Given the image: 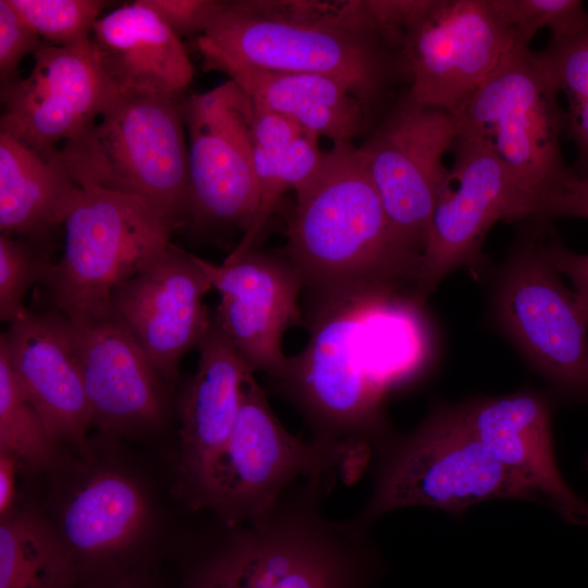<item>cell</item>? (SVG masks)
Returning a JSON list of instances; mask_svg holds the SVG:
<instances>
[{
    "label": "cell",
    "mask_w": 588,
    "mask_h": 588,
    "mask_svg": "<svg viewBox=\"0 0 588 588\" xmlns=\"http://www.w3.org/2000/svg\"><path fill=\"white\" fill-rule=\"evenodd\" d=\"M253 103L254 145L266 152L281 156L306 130L285 115Z\"/></svg>",
    "instance_id": "cell-35"
},
{
    "label": "cell",
    "mask_w": 588,
    "mask_h": 588,
    "mask_svg": "<svg viewBox=\"0 0 588 588\" xmlns=\"http://www.w3.org/2000/svg\"><path fill=\"white\" fill-rule=\"evenodd\" d=\"M181 39L200 36L219 7L218 0H144Z\"/></svg>",
    "instance_id": "cell-34"
},
{
    "label": "cell",
    "mask_w": 588,
    "mask_h": 588,
    "mask_svg": "<svg viewBox=\"0 0 588 588\" xmlns=\"http://www.w3.org/2000/svg\"><path fill=\"white\" fill-rule=\"evenodd\" d=\"M295 193L283 255L315 302L415 287L422 254L393 225L354 142L333 144Z\"/></svg>",
    "instance_id": "cell-3"
},
{
    "label": "cell",
    "mask_w": 588,
    "mask_h": 588,
    "mask_svg": "<svg viewBox=\"0 0 588 588\" xmlns=\"http://www.w3.org/2000/svg\"><path fill=\"white\" fill-rule=\"evenodd\" d=\"M182 98L120 95L95 123L50 154L72 182L142 200L172 230L189 223Z\"/></svg>",
    "instance_id": "cell-5"
},
{
    "label": "cell",
    "mask_w": 588,
    "mask_h": 588,
    "mask_svg": "<svg viewBox=\"0 0 588 588\" xmlns=\"http://www.w3.org/2000/svg\"><path fill=\"white\" fill-rule=\"evenodd\" d=\"M47 45L81 47L90 42L93 27L101 16V0H9Z\"/></svg>",
    "instance_id": "cell-29"
},
{
    "label": "cell",
    "mask_w": 588,
    "mask_h": 588,
    "mask_svg": "<svg viewBox=\"0 0 588 588\" xmlns=\"http://www.w3.org/2000/svg\"><path fill=\"white\" fill-rule=\"evenodd\" d=\"M64 246L40 284L59 313L77 326L111 319V298L172 244V229L142 200L76 186L64 211Z\"/></svg>",
    "instance_id": "cell-7"
},
{
    "label": "cell",
    "mask_w": 588,
    "mask_h": 588,
    "mask_svg": "<svg viewBox=\"0 0 588 588\" xmlns=\"http://www.w3.org/2000/svg\"><path fill=\"white\" fill-rule=\"evenodd\" d=\"M540 241L539 233H528L514 243L495 274L491 311L559 395L588 405V320Z\"/></svg>",
    "instance_id": "cell-10"
},
{
    "label": "cell",
    "mask_w": 588,
    "mask_h": 588,
    "mask_svg": "<svg viewBox=\"0 0 588 588\" xmlns=\"http://www.w3.org/2000/svg\"><path fill=\"white\" fill-rule=\"evenodd\" d=\"M204 264L220 296L216 321L253 372L278 380L289 362L284 334L303 322L298 273L284 255L256 247Z\"/></svg>",
    "instance_id": "cell-17"
},
{
    "label": "cell",
    "mask_w": 588,
    "mask_h": 588,
    "mask_svg": "<svg viewBox=\"0 0 588 588\" xmlns=\"http://www.w3.org/2000/svg\"><path fill=\"white\" fill-rule=\"evenodd\" d=\"M370 289L315 303L308 341L277 380L328 443L387 440L380 432L385 392L413 376L425 357L416 298Z\"/></svg>",
    "instance_id": "cell-1"
},
{
    "label": "cell",
    "mask_w": 588,
    "mask_h": 588,
    "mask_svg": "<svg viewBox=\"0 0 588 588\" xmlns=\"http://www.w3.org/2000/svg\"><path fill=\"white\" fill-rule=\"evenodd\" d=\"M535 56L558 93L567 100L565 133L577 149L572 170L588 177V24L574 36L551 38Z\"/></svg>",
    "instance_id": "cell-27"
},
{
    "label": "cell",
    "mask_w": 588,
    "mask_h": 588,
    "mask_svg": "<svg viewBox=\"0 0 588 588\" xmlns=\"http://www.w3.org/2000/svg\"><path fill=\"white\" fill-rule=\"evenodd\" d=\"M451 150L454 162L429 223L415 283L419 302L451 272L478 268L490 228L516 220V186L489 143L461 128Z\"/></svg>",
    "instance_id": "cell-14"
},
{
    "label": "cell",
    "mask_w": 588,
    "mask_h": 588,
    "mask_svg": "<svg viewBox=\"0 0 588 588\" xmlns=\"http://www.w3.org/2000/svg\"><path fill=\"white\" fill-rule=\"evenodd\" d=\"M470 431L566 523L588 526V502L566 483L556 464L550 406L541 394L518 391L457 405Z\"/></svg>",
    "instance_id": "cell-20"
},
{
    "label": "cell",
    "mask_w": 588,
    "mask_h": 588,
    "mask_svg": "<svg viewBox=\"0 0 588 588\" xmlns=\"http://www.w3.org/2000/svg\"><path fill=\"white\" fill-rule=\"evenodd\" d=\"M562 217L588 219V177H580L573 170L541 196L530 219Z\"/></svg>",
    "instance_id": "cell-33"
},
{
    "label": "cell",
    "mask_w": 588,
    "mask_h": 588,
    "mask_svg": "<svg viewBox=\"0 0 588 588\" xmlns=\"http://www.w3.org/2000/svg\"><path fill=\"white\" fill-rule=\"evenodd\" d=\"M56 442L25 394L17 385L4 346L0 343V449L14 454L30 469L52 467Z\"/></svg>",
    "instance_id": "cell-28"
},
{
    "label": "cell",
    "mask_w": 588,
    "mask_h": 588,
    "mask_svg": "<svg viewBox=\"0 0 588 588\" xmlns=\"http://www.w3.org/2000/svg\"><path fill=\"white\" fill-rule=\"evenodd\" d=\"M27 76L1 84L0 132L47 156L84 133L119 96L91 41L45 44Z\"/></svg>",
    "instance_id": "cell-15"
},
{
    "label": "cell",
    "mask_w": 588,
    "mask_h": 588,
    "mask_svg": "<svg viewBox=\"0 0 588 588\" xmlns=\"http://www.w3.org/2000/svg\"><path fill=\"white\" fill-rule=\"evenodd\" d=\"M148 514L135 481L115 471L98 473L68 502L61 538L74 558L112 555L138 539Z\"/></svg>",
    "instance_id": "cell-25"
},
{
    "label": "cell",
    "mask_w": 588,
    "mask_h": 588,
    "mask_svg": "<svg viewBox=\"0 0 588 588\" xmlns=\"http://www.w3.org/2000/svg\"><path fill=\"white\" fill-rule=\"evenodd\" d=\"M460 131L457 115L404 90L358 146L390 220L421 254L449 173L443 158Z\"/></svg>",
    "instance_id": "cell-13"
},
{
    "label": "cell",
    "mask_w": 588,
    "mask_h": 588,
    "mask_svg": "<svg viewBox=\"0 0 588 588\" xmlns=\"http://www.w3.org/2000/svg\"><path fill=\"white\" fill-rule=\"evenodd\" d=\"M366 443L305 441L292 434L272 412L254 373L226 446L210 477L200 509L235 525L267 513L298 479L335 476L354 481L370 464Z\"/></svg>",
    "instance_id": "cell-8"
},
{
    "label": "cell",
    "mask_w": 588,
    "mask_h": 588,
    "mask_svg": "<svg viewBox=\"0 0 588 588\" xmlns=\"http://www.w3.org/2000/svg\"><path fill=\"white\" fill-rule=\"evenodd\" d=\"M90 41L120 95L182 98L193 79V64L181 39L144 0L101 15Z\"/></svg>",
    "instance_id": "cell-22"
},
{
    "label": "cell",
    "mask_w": 588,
    "mask_h": 588,
    "mask_svg": "<svg viewBox=\"0 0 588 588\" xmlns=\"http://www.w3.org/2000/svg\"><path fill=\"white\" fill-rule=\"evenodd\" d=\"M75 558L42 517L12 511L0 523V588H75Z\"/></svg>",
    "instance_id": "cell-26"
},
{
    "label": "cell",
    "mask_w": 588,
    "mask_h": 588,
    "mask_svg": "<svg viewBox=\"0 0 588 588\" xmlns=\"http://www.w3.org/2000/svg\"><path fill=\"white\" fill-rule=\"evenodd\" d=\"M49 261L29 241L0 234V319L10 323L26 307L28 289L40 283Z\"/></svg>",
    "instance_id": "cell-31"
},
{
    "label": "cell",
    "mask_w": 588,
    "mask_h": 588,
    "mask_svg": "<svg viewBox=\"0 0 588 588\" xmlns=\"http://www.w3.org/2000/svg\"><path fill=\"white\" fill-rule=\"evenodd\" d=\"M45 42L24 21L9 0H0V81L7 84L19 79L21 61L35 53Z\"/></svg>",
    "instance_id": "cell-32"
},
{
    "label": "cell",
    "mask_w": 588,
    "mask_h": 588,
    "mask_svg": "<svg viewBox=\"0 0 588 588\" xmlns=\"http://www.w3.org/2000/svg\"><path fill=\"white\" fill-rule=\"evenodd\" d=\"M540 248L559 273L572 282L577 303L588 320V254L575 253L561 241L544 236H541Z\"/></svg>",
    "instance_id": "cell-36"
},
{
    "label": "cell",
    "mask_w": 588,
    "mask_h": 588,
    "mask_svg": "<svg viewBox=\"0 0 588 588\" xmlns=\"http://www.w3.org/2000/svg\"><path fill=\"white\" fill-rule=\"evenodd\" d=\"M196 347L197 370L180 406L179 474L188 504L199 510L237 418L245 381L254 372L215 316Z\"/></svg>",
    "instance_id": "cell-19"
},
{
    "label": "cell",
    "mask_w": 588,
    "mask_h": 588,
    "mask_svg": "<svg viewBox=\"0 0 588 588\" xmlns=\"http://www.w3.org/2000/svg\"><path fill=\"white\" fill-rule=\"evenodd\" d=\"M585 468H586V470H588V455H587V457L585 460Z\"/></svg>",
    "instance_id": "cell-38"
},
{
    "label": "cell",
    "mask_w": 588,
    "mask_h": 588,
    "mask_svg": "<svg viewBox=\"0 0 588 588\" xmlns=\"http://www.w3.org/2000/svg\"><path fill=\"white\" fill-rule=\"evenodd\" d=\"M519 47L492 0H432L405 32L407 96L457 117Z\"/></svg>",
    "instance_id": "cell-11"
},
{
    "label": "cell",
    "mask_w": 588,
    "mask_h": 588,
    "mask_svg": "<svg viewBox=\"0 0 588 588\" xmlns=\"http://www.w3.org/2000/svg\"><path fill=\"white\" fill-rule=\"evenodd\" d=\"M22 466L19 458L5 449H0V515L12 512L16 494V473Z\"/></svg>",
    "instance_id": "cell-37"
},
{
    "label": "cell",
    "mask_w": 588,
    "mask_h": 588,
    "mask_svg": "<svg viewBox=\"0 0 588 588\" xmlns=\"http://www.w3.org/2000/svg\"><path fill=\"white\" fill-rule=\"evenodd\" d=\"M187 137L189 223L236 228L258 210L253 103L232 79L182 99Z\"/></svg>",
    "instance_id": "cell-12"
},
{
    "label": "cell",
    "mask_w": 588,
    "mask_h": 588,
    "mask_svg": "<svg viewBox=\"0 0 588 588\" xmlns=\"http://www.w3.org/2000/svg\"><path fill=\"white\" fill-rule=\"evenodd\" d=\"M559 93L530 48L516 49L473 95L461 128L483 137L511 174L516 220H529L537 201L569 172L561 150L566 132Z\"/></svg>",
    "instance_id": "cell-9"
},
{
    "label": "cell",
    "mask_w": 588,
    "mask_h": 588,
    "mask_svg": "<svg viewBox=\"0 0 588 588\" xmlns=\"http://www.w3.org/2000/svg\"><path fill=\"white\" fill-rule=\"evenodd\" d=\"M196 49L204 71L232 63L332 77L373 126L408 86L404 38L380 23L368 0L220 1Z\"/></svg>",
    "instance_id": "cell-2"
},
{
    "label": "cell",
    "mask_w": 588,
    "mask_h": 588,
    "mask_svg": "<svg viewBox=\"0 0 588 588\" xmlns=\"http://www.w3.org/2000/svg\"><path fill=\"white\" fill-rule=\"evenodd\" d=\"M212 289L204 259L171 244L146 269L119 286L111 319L149 358L162 380H176L183 356L197 346L211 315Z\"/></svg>",
    "instance_id": "cell-16"
},
{
    "label": "cell",
    "mask_w": 588,
    "mask_h": 588,
    "mask_svg": "<svg viewBox=\"0 0 588 588\" xmlns=\"http://www.w3.org/2000/svg\"><path fill=\"white\" fill-rule=\"evenodd\" d=\"M76 185L51 154L0 132V232L40 237L62 224Z\"/></svg>",
    "instance_id": "cell-24"
},
{
    "label": "cell",
    "mask_w": 588,
    "mask_h": 588,
    "mask_svg": "<svg viewBox=\"0 0 588 588\" xmlns=\"http://www.w3.org/2000/svg\"><path fill=\"white\" fill-rule=\"evenodd\" d=\"M333 486L330 478L298 479L264 515L225 524L192 588H363L378 552L369 529L323 512Z\"/></svg>",
    "instance_id": "cell-4"
},
{
    "label": "cell",
    "mask_w": 588,
    "mask_h": 588,
    "mask_svg": "<svg viewBox=\"0 0 588 588\" xmlns=\"http://www.w3.org/2000/svg\"><path fill=\"white\" fill-rule=\"evenodd\" d=\"M512 29L519 48H530L538 30H551V38H566L588 24V12L580 0H492Z\"/></svg>",
    "instance_id": "cell-30"
},
{
    "label": "cell",
    "mask_w": 588,
    "mask_h": 588,
    "mask_svg": "<svg viewBox=\"0 0 588 588\" xmlns=\"http://www.w3.org/2000/svg\"><path fill=\"white\" fill-rule=\"evenodd\" d=\"M0 343L17 385L52 440L85 449L93 416L71 322L54 310L26 308L1 333Z\"/></svg>",
    "instance_id": "cell-18"
},
{
    "label": "cell",
    "mask_w": 588,
    "mask_h": 588,
    "mask_svg": "<svg viewBox=\"0 0 588 588\" xmlns=\"http://www.w3.org/2000/svg\"><path fill=\"white\" fill-rule=\"evenodd\" d=\"M373 455L370 494L352 517L366 529L387 513L411 506L461 516L491 499L546 504L535 489L491 455L466 426L457 405L434 407L415 430L385 440Z\"/></svg>",
    "instance_id": "cell-6"
},
{
    "label": "cell",
    "mask_w": 588,
    "mask_h": 588,
    "mask_svg": "<svg viewBox=\"0 0 588 588\" xmlns=\"http://www.w3.org/2000/svg\"><path fill=\"white\" fill-rule=\"evenodd\" d=\"M71 326L93 425L108 432L159 425L162 378L133 338L112 319Z\"/></svg>",
    "instance_id": "cell-21"
},
{
    "label": "cell",
    "mask_w": 588,
    "mask_h": 588,
    "mask_svg": "<svg viewBox=\"0 0 588 588\" xmlns=\"http://www.w3.org/2000/svg\"><path fill=\"white\" fill-rule=\"evenodd\" d=\"M213 71L228 75L254 103L285 115L333 144L353 142L373 127L360 101L332 77L232 63Z\"/></svg>",
    "instance_id": "cell-23"
}]
</instances>
